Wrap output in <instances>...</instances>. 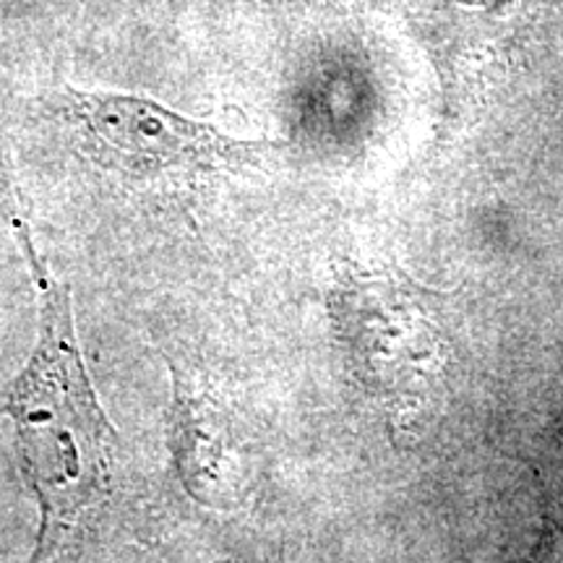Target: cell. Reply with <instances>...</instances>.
<instances>
[{"mask_svg":"<svg viewBox=\"0 0 563 563\" xmlns=\"http://www.w3.org/2000/svg\"><path fill=\"white\" fill-rule=\"evenodd\" d=\"M51 104L74 125L84 150L102 167L133 178L245 173L279 146L224 136L214 125L191 121L146 97L118 91L66 87L55 91Z\"/></svg>","mask_w":563,"mask_h":563,"instance_id":"7a4b0ae2","label":"cell"},{"mask_svg":"<svg viewBox=\"0 0 563 563\" xmlns=\"http://www.w3.org/2000/svg\"><path fill=\"white\" fill-rule=\"evenodd\" d=\"M532 563H561L559 553H555V548H553V534L551 532H545V538L540 540L538 553H534Z\"/></svg>","mask_w":563,"mask_h":563,"instance_id":"277c9868","label":"cell"},{"mask_svg":"<svg viewBox=\"0 0 563 563\" xmlns=\"http://www.w3.org/2000/svg\"><path fill=\"white\" fill-rule=\"evenodd\" d=\"M173 441L188 490L203 501L214 493L228 490L230 462L235 454L230 415L209 397L207 389H199L183 376H175Z\"/></svg>","mask_w":563,"mask_h":563,"instance_id":"3957f363","label":"cell"},{"mask_svg":"<svg viewBox=\"0 0 563 563\" xmlns=\"http://www.w3.org/2000/svg\"><path fill=\"white\" fill-rule=\"evenodd\" d=\"M19 241L37 287L40 336L0 412L16 428L42 511L37 548L26 563H76L81 527L110 493L118 435L84 365L68 285L47 269L21 224Z\"/></svg>","mask_w":563,"mask_h":563,"instance_id":"6da1fadb","label":"cell"}]
</instances>
